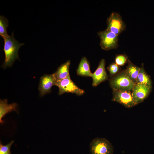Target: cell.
I'll return each mask as SVG.
<instances>
[{"instance_id":"cell-1","label":"cell","mask_w":154,"mask_h":154,"mask_svg":"<svg viewBox=\"0 0 154 154\" xmlns=\"http://www.w3.org/2000/svg\"><path fill=\"white\" fill-rule=\"evenodd\" d=\"M3 50L5 58L2 65L4 68L11 66L15 60L18 58V51L20 47L24 45L15 38L13 32L11 36L4 39Z\"/></svg>"},{"instance_id":"cell-2","label":"cell","mask_w":154,"mask_h":154,"mask_svg":"<svg viewBox=\"0 0 154 154\" xmlns=\"http://www.w3.org/2000/svg\"><path fill=\"white\" fill-rule=\"evenodd\" d=\"M110 85L112 89L132 91L135 83L127 76L124 70L110 78Z\"/></svg>"},{"instance_id":"cell-3","label":"cell","mask_w":154,"mask_h":154,"mask_svg":"<svg viewBox=\"0 0 154 154\" xmlns=\"http://www.w3.org/2000/svg\"><path fill=\"white\" fill-rule=\"evenodd\" d=\"M97 34L100 39V46L102 49L108 50L118 47V36L106 29L99 31Z\"/></svg>"},{"instance_id":"cell-4","label":"cell","mask_w":154,"mask_h":154,"mask_svg":"<svg viewBox=\"0 0 154 154\" xmlns=\"http://www.w3.org/2000/svg\"><path fill=\"white\" fill-rule=\"evenodd\" d=\"M91 154H113L114 148L111 143L105 138L96 137L90 144Z\"/></svg>"},{"instance_id":"cell-5","label":"cell","mask_w":154,"mask_h":154,"mask_svg":"<svg viewBox=\"0 0 154 154\" xmlns=\"http://www.w3.org/2000/svg\"><path fill=\"white\" fill-rule=\"evenodd\" d=\"M106 23V29L118 36L126 28V25L121 16L116 12L111 13L107 19Z\"/></svg>"},{"instance_id":"cell-6","label":"cell","mask_w":154,"mask_h":154,"mask_svg":"<svg viewBox=\"0 0 154 154\" xmlns=\"http://www.w3.org/2000/svg\"><path fill=\"white\" fill-rule=\"evenodd\" d=\"M55 86L59 88V95L65 93H71L80 96L85 93L83 90L78 87L72 81L70 76L64 79L56 82Z\"/></svg>"},{"instance_id":"cell-7","label":"cell","mask_w":154,"mask_h":154,"mask_svg":"<svg viewBox=\"0 0 154 154\" xmlns=\"http://www.w3.org/2000/svg\"><path fill=\"white\" fill-rule=\"evenodd\" d=\"M112 90V101L118 103L128 108L136 105L133 101L131 91Z\"/></svg>"},{"instance_id":"cell-8","label":"cell","mask_w":154,"mask_h":154,"mask_svg":"<svg viewBox=\"0 0 154 154\" xmlns=\"http://www.w3.org/2000/svg\"><path fill=\"white\" fill-rule=\"evenodd\" d=\"M151 86L145 85L135 84L132 90L133 101L136 105L143 102L148 96Z\"/></svg>"},{"instance_id":"cell-9","label":"cell","mask_w":154,"mask_h":154,"mask_svg":"<svg viewBox=\"0 0 154 154\" xmlns=\"http://www.w3.org/2000/svg\"><path fill=\"white\" fill-rule=\"evenodd\" d=\"M106 61L104 59H102L95 71L92 73L91 76L92 79V85L96 87L102 82L107 80L108 74L105 68Z\"/></svg>"},{"instance_id":"cell-10","label":"cell","mask_w":154,"mask_h":154,"mask_svg":"<svg viewBox=\"0 0 154 154\" xmlns=\"http://www.w3.org/2000/svg\"><path fill=\"white\" fill-rule=\"evenodd\" d=\"M56 80L53 74H45L41 76L38 86L40 95L43 96L51 92V89L55 85Z\"/></svg>"},{"instance_id":"cell-11","label":"cell","mask_w":154,"mask_h":154,"mask_svg":"<svg viewBox=\"0 0 154 154\" xmlns=\"http://www.w3.org/2000/svg\"><path fill=\"white\" fill-rule=\"evenodd\" d=\"M70 64V60L62 64L53 74L56 82L61 80L70 76L69 68Z\"/></svg>"},{"instance_id":"cell-12","label":"cell","mask_w":154,"mask_h":154,"mask_svg":"<svg viewBox=\"0 0 154 154\" xmlns=\"http://www.w3.org/2000/svg\"><path fill=\"white\" fill-rule=\"evenodd\" d=\"M77 74L80 76L91 77V73L89 62L85 57H83L76 70Z\"/></svg>"},{"instance_id":"cell-13","label":"cell","mask_w":154,"mask_h":154,"mask_svg":"<svg viewBox=\"0 0 154 154\" xmlns=\"http://www.w3.org/2000/svg\"><path fill=\"white\" fill-rule=\"evenodd\" d=\"M17 104L16 103L8 104L6 99L0 100V122L2 123L3 121L2 118L7 113L12 111H16Z\"/></svg>"},{"instance_id":"cell-14","label":"cell","mask_w":154,"mask_h":154,"mask_svg":"<svg viewBox=\"0 0 154 154\" xmlns=\"http://www.w3.org/2000/svg\"><path fill=\"white\" fill-rule=\"evenodd\" d=\"M127 62L128 65L124 70L125 72L129 78L136 84L140 68L134 64L129 59Z\"/></svg>"},{"instance_id":"cell-15","label":"cell","mask_w":154,"mask_h":154,"mask_svg":"<svg viewBox=\"0 0 154 154\" xmlns=\"http://www.w3.org/2000/svg\"><path fill=\"white\" fill-rule=\"evenodd\" d=\"M136 84H141L151 86V79L145 72L143 65L140 68L137 78Z\"/></svg>"},{"instance_id":"cell-16","label":"cell","mask_w":154,"mask_h":154,"mask_svg":"<svg viewBox=\"0 0 154 154\" xmlns=\"http://www.w3.org/2000/svg\"><path fill=\"white\" fill-rule=\"evenodd\" d=\"M9 25L8 19L4 16H0V35L5 39L10 36L7 32V29Z\"/></svg>"},{"instance_id":"cell-17","label":"cell","mask_w":154,"mask_h":154,"mask_svg":"<svg viewBox=\"0 0 154 154\" xmlns=\"http://www.w3.org/2000/svg\"><path fill=\"white\" fill-rule=\"evenodd\" d=\"M107 68L109 72L110 78L114 77L120 72L119 66L115 63H113L110 64Z\"/></svg>"},{"instance_id":"cell-18","label":"cell","mask_w":154,"mask_h":154,"mask_svg":"<svg viewBox=\"0 0 154 154\" xmlns=\"http://www.w3.org/2000/svg\"><path fill=\"white\" fill-rule=\"evenodd\" d=\"M128 60V56L126 55L119 54L115 57V63L119 66H122L127 62Z\"/></svg>"},{"instance_id":"cell-19","label":"cell","mask_w":154,"mask_h":154,"mask_svg":"<svg viewBox=\"0 0 154 154\" xmlns=\"http://www.w3.org/2000/svg\"><path fill=\"white\" fill-rule=\"evenodd\" d=\"M14 143L13 140L5 145L0 144V154H11L10 152L11 147Z\"/></svg>"}]
</instances>
